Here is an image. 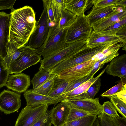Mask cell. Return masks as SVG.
Segmentation results:
<instances>
[{
    "label": "cell",
    "instance_id": "52a82bcc",
    "mask_svg": "<svg viewBox=\"0 0 126 126\" xmlns=\"http://www.w3.org/2000/svg\"><path fill=\"white\" fill-rule=\"evenodd\" d=\"M41 56L36 52L35 49L25 45L19 56L10 65L8 69L9 74L21 73L41 61Z\"/></svg>",
    "mask_w": 126,
    "mask_h": 126
},
{
    "label": "cell",
    "instance_id": "7a4b0ae2",
    "mask_svg": "<svg viewBox=\"0 0 126 126\" xmlns=\"http://www.w3.org/2000/svg\"><path fill=\"white\" fill-rule=\"evenodd\" d=\"M66 28L60 30L57 26H50L48 34L44 43L36 52L44 58L60 51L67 46L65 40Z\"/></svg>",
    "mask_w": 126,
    "mask_h": 126
},
{
    "label": "cell",
    "instance_id": "d6a6232c",
    "mask_svg": "<svg viewBox=\"0 0 126 126\" xmlns=\"http://www.w3.org/2000/svg\"><path fill=\"white\" fill-rule=\"evenodd\" d=\"M110 97V102L122 117L126 118V103L118 98L116 95Z\"/></svg>",
    "mask_w": 126,
    "mask_h": 126
},
{
    "label": "cell",
    "instance_id": "ac0fdd59",
    "mask_svg": "<svg viewBox=\"0 0 126 126\" xmlns=\"http://www.w3.org/2000/svg\"><path fill=\"white\" fill-rule=\"evenodd\" d=\"M125 18H126V7L120 6L116 13L93 23L91 26L93 31L100 32Z\"/></svg>",
    "mask_w": 126,
    "mask_h": 126
},
{
    "label": "cell",
    "instance_id": "ee69618b",
    "mask_svg": "<svg viewBox=\"0 0 126 126\" xmlns=\"http://www.w3.org/2000/svg\"><path fill=\"white\" fill-rule=\"evenodd\" d=\"M104 65L102 64L99 60L96 61L90 74L94 75L98 71L103 67Z\"/></svg>",
    "mask_w": 126,
    "mask_h": 126
},
{
    "label": "cell",
    "instance_id": "836d02e7",
    "mask_svg": "<svg viewBox=\"0 0 126 126\" xmlns=\"http://www.w3.org/2000/svg\"><path fill=\"white\" fill-rule=\"evenodd\" d=\"M69 106L70 110L66 122L74 120L84 116L94 115L81 110Z\"/></svg>",
    "mask_w": 126,
    "mask_h": 126
},
{
    "label": "cell",
    "instance_id": "d6986e66",
    "mask_svg": "<svg viewBox=\"0 0 126 126\" xmlns=\"http://www.w3.org/2000/svg\"><path fill=\"white\" fill-rule=\"evenodd\" d=\"M120 7L111 6L101 7L94 6L91 12L86 16V17L91 25L95 22L116 13L118 11Z\"/></svg>",
    "mask_w": 126,
    "mask_h": 126
},
{
    "label": "cell",
    "instance_id": "4dcf8cb0",
    "mask_svg": "<svg viewBox=\"0 0 126 126\" xmlns=\"http://www.w3.org/2000/svg\"><path fill=\"white\" fill-rule=\"evenodd\" d=\"M94 76L93 75L90 74L83 78L73 80L69 82L66 89L61 95L62 97L63 98L62 96L72 91L82 84L94 78Z\"/></svg>",
    "mask_w": 126,
    "mask_h": 126
},
{
    "label": "cell",
    "instance_id": "8992f818",
    "mask_svg": "<svg viewBox=\"0 0 126 126\" xmlns=\"http://www.w3.org/2000/svg\"><path fill=\"white\" fill-rule=\"evenodd\" d=\"M43 9L39 20L36 21L34 31L27 45L35 49L40 47L47 36L50 26L49 21L46 8Z\"/></svg>",
    "mask_w": 126,
    "mask_h": 126
},
{
    "label": "cell",
    "instance_id": "8fae6325",
    "mask_svg": "<svg viewBox=\"0 0 126 126\" xmlns=\"http://www.w3.org/2000/svg\"><path fill=\"white\" fill-rule=\"evenodd\" d=\"M21 94L4 90L0 93V110L10 114L18 110L21 105Z\"/></svg>",
    "mask_w": 126,
    "mask_h": 126
},
{
    "label": "cell",
    "instance_id": "5b68a950",
    "mask_svg": "<svg viewBox=\"0 0 126 126\" xmlns=\"http://www.w3.org/2000/svg\"><path fill=\"white\" fill-rule=\"evenodd\" d=\"M86 45V41L83 40L69 44L67 46L59 51L41 60L39 69H51L75 54Z\"/></svg>",
    "mask_w": 126,
    "mask_h": 126
},
{
    "label": "cell",
    "instance_id": "1f68e13d",
    "mask_svg": "<svg viewBox=\"0 0 126 126\" xmlns=\"http://www.w3.org/2000/svg\"><path fill=\"white\" fill-rule=\"evenodd\" d=\"M126 26V18L116 22L103 31L99 32L103 35H116L120 29Z\"/></svg>",
    "mask_w": 126,
    "mask_h": 126
},
{
    "label": "cell",
    "instance_id": "e575fe53",
    "mask_svg": "<svg viewBox=\"0 0 126 126\" xmlns=\"http://www.w3.org/2000/svg\"><path fill=\"white\" fill-rule=\"evenodd\" d=\"M100 126H119L116 118L102 113L97 115Z\"/></svg>",
    "mask_w": 126,
    "mask_h": 126
},
{
    "label": "cell",
    "instance_id": "b9f144b4",
    "mask_svg": "<svg viewBox=\"0 0 126 126\" xmlns=\"http://www.w3.org/2000/svg\"><path fill=\"white\" fill-rule=\"evenodd\" d=\"M115 95L119 99L126 103V84L124 85L121 90Z\"/></svg>",
    "mask_w": 126,
    "mask_h": 126
},
{
    "label": "cell",
    "instance_id": "7c38bea8",
    "mask_svg": "<svg viewBox=\"0 0 126 126\" xmlns=\"http://www.w3.org/2000/svg\"><path fill=\"white\" fill-rule=\"evenodd\" d=\"M11 17L10 14L0 12V56L3 60L7 54Z\"/></svg>",
    "mask_w": 126,
    "mask_h": 126
},
{
    "label": "cell",
    "instance_id": "6da1fadb",
    "mask_svg": "<svg viewBox=\"0 0 126 126\" xmlns=\"http://www.w3.org/2000/svg\"><path fill=\"white\" fill-rule=\"evenodd\" d=\"M9 43L18 48L27 44L36 21L32 8L25 6L11 11Z\"/></svg>",
    "mask_w": 126,
    "mask_h": 126
},
{
    "label": "cell",
    "instance_id": "60d3db41",
    "mask_svg": "<svg viewBox=\"0 0 126 126\" xmlns=\"http://www.w3.org/2000/svg\"><path fill=\"white\" fill-rule=\"evenodd\" d=\"M16 0H0V10L14 9L13 6Z\"/></svg>",
    "mask_w": 126,
    "mask_h": 126
},
{
    "label": "cell",
    "instance_id": "9a60e30c",
    "mask_svg": "<svg viewBox=\"0 0 126 126\" xmlns=\"http://www.w3.org/2000/svg\"><path fill=\"white\" fill-rule=\"evenodd\" d=\"M43 7L46 9L49 23L57 26L64 8V0H43Z\"/></svg>",
    "mask_w": 126,
    "mask_h": 126
},
{
    "label": "cell",
    "instance_id": "7402d4cb",
    "mask_svg": "<svg viewBox=\"0 0 126 126\" xmlns=\"http://www.w3.org/2000/svg\"><path fill=\"white\" fill-rule=\"evenodd\" d=\"M89 0H64V8L77 16L84 14Z\"/></svg>",
    "mask_w": 126,
    "mask_h": 126
},
{
    "label": "cell",
    "instance_id": "83f0119b",
    "mask_svg": "<svg viewBox=\"0 0 126 126\" xmlns=\"http://www.w3.org/2000/svg\"><path fill=\"white\" fill-rule=\"evenodd\" d=\"M77 15L64 8L62 11L61 18L57 26L58 29H61L68 28L74 21Z\"/></svg>",
    "mask_w": 126,
    "mask_h": 126
},
{
    "label": "cell",
    "instance_id": "5bb4252c",
    "mask_svg": "<svg viewBox=\"0 0 126 126\" xmlns=\"http://www.w3.org/2000/svg\"><path fill=\"white\" fill-rule=\"evenodd\" d=\"M110 62L105 71L108 75L119 77L126 84V54L116 57Z\"/></svg>",
    "mask_w": 126,
    "mask_h": 126
},
{
    "label": "cell",
    "instance_id": "484cf974",
    "mask_svg": "<svg viewBox=\"0 0 126 126\" xmlns=\"http://www.w3.org/2000/svg\"><path fill=\"white\" fill-rule=\"evenodd\" d=\"M24 45L17 48L9 43L7 55L4 60L8 69L10 65L19 56L23 50Z\"/></svg>",
    "mask_w": 126,
    "mask_h": 126
},
{
    "label": "cell",
    "instance_id": "4316f807",
    "mask_svg": "<svg viewBox=\"0 0 126 126\" xmlns=\"http://www.w3.org/2000/svg\"><path fill=\"white\" fill-rule=\"evenodd\" d=\"M97 115H91L66 122L62 126H93Z\"/></svg>",
    "mask_w": 126,
    "mask_h": 126
},
{
    "label": "cell",
    "instance_id": "f1b7e54d",
    "mask_svg": "<svg viewBox=\"0 0 126 126\" xmlns=\"http://www.w3.org/2000/svg\"><path fill=\"white\" fill-rule=\"evenodd\" d=\"M101 85V79L99 78L85 92L79 95L82 99H94L99 91Z\"/></svg>",
    "mask_w": 126,
    "mask_h": 126
},
{
    "label": "cell",
    "instance_id": "ab89813d",
    "mask_svg": "<svg viewBox=\"0 0 126 126\" xmlns=\"http://www.w3.org/2000/svg\"><path fill=\"white\" fill-rule=\"evenodd\" d=\"M126 84L120 81L116 85L111 87L110 89L102 94L101 96L103 97H110L115 95L122 89L124 85Z\"/></svg>",
    "mask_w": 126,
    "mask_h": 126
},
{
    "label": "cell",
    "instance_id": "2e32d148",
    "mask_svg": "<svg viewBox=\"0 0 126 126\" xmlns=\"http://www.w3.org/2000/svg\"><path fill=\"white\" fill-rule=\"evenodd\" d=\"M31 82L29 76L22 73H17L9 75L5 86L8 89L20 93L27 91Z\"/></svg>",
    "mask_w": 126,
    "mask_h": 126
},
{
    "label": "cell",
    "instance_id": "d590c367",
    "mask_svg": "<svg viewBox=\"0 0 126 126\" xmlns=\"http://www.w3.org/2000/svg\"><path fill=\"white\" fill-rule=\"evenodd\" d=\"M8 69L4 60L0 56V88L5 86L9 76Z\"/></svg>",
    "mask_w": 126,
    "mask_h": 126
},
{
    "label": "cell",
    "instance_id": "8d00e7d4",
    "mask_svg": "<svg viewBox=\"0 0 126 126\" xmlns=\"http://www.w3.org/2000/svg\"><path fill=\"white\" fill-rule=\"evenodd\" d=\"M102 113H104L111 117L116 118L119 116L111 103L110 101L104 102L102 105Z\"/></svg>",
    "mask_w": 126,
    "mask_h": 126
},
{
    "label": "cell",
    "instance_id": "f546056e",
    "mask_svg": "<svg viewBox=\"0 0 126 126\" xmlns=\"http://www.w3.org/2000/svg\"><path fill=\"white\" fill-rule=\"evenodd\" d=\"M57 76L56 74H51L47 79L39 87L34 90L32 89V90L35 92L47 96L54 81Z\"/></svg>",
    "mask_w": 126,
    "mask_h": 126
},
{
    "label": "cell",
    "instance_id": "7bdbcfd3",
    "mask_svg": "<svg viewBox=\"0 0 126 126\" xmlns=\"http://www.w3.org/2000/svg\"><path fill=\"white\" fill-rule=\"evenodd\" d=\"M116 35L122 39L124 46L126 45V26L119 31Z\"/></svg>",
    "mask_w": 126,
    "mask_h": 126
},
{
    "label": "cell",
    "instance_id": "d4e9b609",
    "mask_svg": "<svg viewBox=\"0 0 126 126\" xmlns=\"http://www.w3.org/2000/svg\"><path fill=\"white\" fill-rule=\"evenodd\" d=\"M51 74L50 69L46 68L39 69V71L34 75L31 82L32 85V90H34L41 85L47 79Z\"/></svg>",
    "mask_w": 126,
    "mask_h": 126
},
{
    "label": "cell",
    "instance_id": "ba28073f",
    "mask_svg": "<svg viewBox=\"0 0 126 126\" xmlns=\"http://www.w3.org/2000/svg\"><path fill=\"white\" fill-rule=\"evenodd\" d=\"M48 106L44 104L32 107L27 105L21 110L14 126H33L46 114Z\"/></svg>",
    "mask_w": 126,
    "mask_h": 126
},
{
    "label": "cell",
    "instance_id": "e0dca14e",
    "mask_svg": "<svg viewBox=\"0 0 126 126\" xmlns=\"http://www.w3.org/2000/svg\"><path fill=\"white\" fill-rule=\"evenodd\" d=\"M27 105L32 107L46 104L56 105L63 100L59 98L52 97L35 92L32 90L26 91L23 94Z\"/></svg>",
    "mask_w": 126,
    "mask_h": 126
},
{
    "label": "cell",
    "instance_id": "603a6c76",
    "mask_svg": "<svg viewBox=\"0 0 126 126\" xmlns=\"http://www.w3.org/2000/svg\"><path fill=\"white\" fill-rule=\"evenodd\" d=\"M69 83L65 79L59 78L57 76L55 79L47 96L54 98H59L63 100L61 96Z\"/></svg>",
    "mask_w": 126,
    "mask_h": 126
},
{
    "label": "cell",
    "instance_id": "44dd1931",
    "mask_svg": "<svg viewBox=\"0 0 126 126\" xmlns=\"http://www.w3.org/2000/svg\"><path fill=\"white\" fill-rule=\"evenodd\" d=\"M124 46L122 43L106 45L102 51L94 56L92 59L95 61L99 60L102 64H104L118 56L119 50Z\"/></svg>",
    "mask_w": 126,
    "mask_h": 126
},
{
    "label": "cell",
    "instance_id": "f35d334b",
    "mask_svg": "<svg viewBox=\"0 0 126 126\" xmlns=\"http://www.w3.org/2000/svg\"><path fill=\"white\" fill-rule=\"evenodd\" d=\"M52 110V109L48 110L45 115L33 126H51L52 124L51 118Z\"/></svg>",
    "mask_w": 126,
    "mask_h": 126
},
{
    "label": "cell",
    "instance_id": "ffe728a7",
    "mask_svg": "<svg viewBox=\"0 0 126 126\" xmlns=\"http://www.w3.org/2000/svg\"><path fill=\"white\" fill-rule=\"evenodd\" d=\"M52 109L51 118L54 126H62L66 122L70 107L65 101H62Z\"/></svg>",
    "mask_w": 126,
    "mask_h": 126
},
{
    "label": "cell",
    "instance_id": "277c9868",
    "mask_svg": "<svg viewBox=\"0 0 126 126\" xmlns=\"http://www.w3.org/2000/svg\"><path fill=\"white\" fill-rule=\"evenodd\" d=\"M106 46L92 49L86 45L75 54L50 69L51 74L58 75L65 69L91 59L94 56L102 51Z\"/></svg>",
    "mask_w": 126,
    "mask_h": 126
},
{
    "label": "cell",
    "instance_id": "3957f363",
    "mask_svg": "<svg viewBox=\"0 0 126 126\" xmlns=\"http://www.w3.org/2000/svg\"><path fill=\"white\" fill-rule=\"evenodd\" d=\"M92 31L91 26L84 14L77 16L66 29L65 42L69 44L81 40L86 41Z\"/></svg>",
    "mask_w": 126,
    "mask_h": 126
},
{
    "label": "cell",
    "instance_id": "30bf717a",
    "mask_svg": "<svg viewBox=\"0 0 126 126\" xmlns=\"http://www.w3.org/2000/svg\"><path fill=\"white\" fill-rule=\"evenodd\" d=\"M63 101L70 107L93 114L97 115L102 113L103 105L99 103L98 97L92 99H78L68 97L65 98Z\"/></svg>",
    "mask_w": 126,
    "mask_h": 126
},
{
    "label": "cell",
    "instance_id": "4fadbf2b",
    "mask_svg": "<svg viewBox=\"0 0 126 126\" xmlns=\"http://www.w3.org/2000/svg\"><path fill=\"white\" fill-rule=\"evenodd\" d=\"M119 43H123V41L120 38L116 35H103L93 31L86 40L87 46L92 49Z\"/></svg>",
    "mask_w": 126,
    "mask_h": 126
},
{
    "label": "cell",
    "instance_id": "bcb514c9",
    "mask_svg": "<svg viewBox=\"0 0 126 126\" xmlns=\"http://www.w3.org/2000/svg\"><path fill=\"white\" fill-rule=\"evenodd\" d=\"M93 126H100L99 121L97 118L94 122Z\"/></svg>",
    "mask_w": 126,
    "mask_h": 126
},
{
    "label": "cell",
    "instance_id": "cb8c5ba5",
    "mask_svg": "<svg viewBox=\"0 0 126 126\" xmlns=\"http://www.w3.org/2000/svg\"><path fill=\"white\" fill-rule=\"evenodd\" d=\"M107 66L96 77L92 78L82 84L77 88L63 96L62 98L63 100L65 98L78 95L85 92L103 74L105 71Z\"/></svg>",
    "mask_w": 126,
    "mask_h": 126
},
{
    "label": "cell",
    "instance_id": "74e56055",
    "mask_svg": "<svg viewBox=\"0 0 126 126\" xmlns=\"http://www.w3.org/2000/svg\"><path fill=\"white\" fill-rule=\"evenodd\" d=\"M121 0H93L94 6L97 7H104L111 6H119Z\"/></svg>",
    "mask_w": 126,
    "mask_h": 126
},
{
    "label": "cell",
    "instance_id": "f6af8a7d",
    "mask_svg": "<svg viewBox=\"0 0 126 126\" xmlns=\"http://www.w3.org/2000/svg\"><path fill=\"white\" fill-rule=\"evenodd\" d=\"M115 118L119 126H126V118L119 116Z\"/></svg>",
    "mask_w": 126,
    "mask_h": 126
},
{
    "label": "cell",
    "instance_id": "9c48e42d",
    "mask_svg": "<svg viewBox=\"0 0 126 126\" xmlns=\"http://www.w3.org/2000/svg\"><path fill=\"white\" fill-rule=\"evenodd\" d=\"M95 61L91 59L65 69L58 75V77L69 82L83 78L90 74Z\"/></svg>",
    "mask_w": 126,
    "mask_h": 126
}]
</instances>
